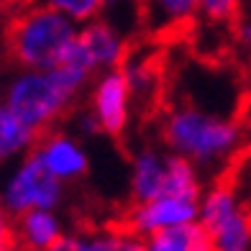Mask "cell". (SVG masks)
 I'll use <instances>...</instances> for the list:
<instances>
[{
  "label": "cell",
  "mask_w": 251,
  "mask_h": 251,
  "mask_svg": "<svg viewBox=\"0 0 251 251\" xmlns=\"http://www.w3.org/2000/svg\"><path fill=\"white\" fill-rule=\"evenodd\" d=\"M159 144L192 162L205 177H221L249 144L238 113L175 100L159 118Z\"/></svg>",
  "instance_id": "cell-1"
},
{
  "label": "cell",
  "mask_w": 251,
  "mask_h": 251,
  "mask_svg": "<svg viewBox=\"0 0 251 251\" xmlns=\"http://www.w3.org/2000/svg\"><path fill=\"white\" fill-rule=\"evenodd\" d=\"M79 24L59 10L31 3L8 21L3 49L13 67L21 70H51L62 64L75 47Z\"/></svg>",
  "instance_id": "cell-2"
},
{
  "label": "cell",
  "mask_w": 251,
  "mask_h": 251,
  "mask_svg": "<svg viewBox=\"0 0 251 251\" xmlns=\"http://www.w3.org/2000/svg\"><path fill=\"white\" fill-rule=\"evenodd\" d=\"M79 98L82 95L67 82L56 67L51 70L13 67L0 79V100L39 136L70 118Z\"/></svg>",
  "instance_id": "cell-3"
},
{
  "label": "cell",
  "mask_w": 251,
  "mask_h": 251,
  "mask_svg": "<svg viewBox=\"0 0 251 251\" xmlns=\"http://www.w3.org/2000/svg\"><path fill=\"white\" fill-rule=\"evenodd\" d=\"M136 110H139V100H136L131 79L123 67L98 72L85 95V108L77 110V133H100L108 139H123L131 131Z\"/></svg>",
  "instance_id": "cell-4"
},
{
  "label": "cell",
  "mask_w": 251,
  "mask_h": 251,
  "mask_svg": "<svg viewBox=\"0 0 251 251\" xmlns=\"http://www.w3.org/2000/svg\"><path fill=\"white\" fill-rule=\"evenodd\" d=\"M213 251H251V205L233 182L210 179L200 198V218Z\"/></svg>",
  "instance_id": "cell-5"
},
{
  "label": "cell",
  "mask_w": 251,
  "mask_h": 251,
  "mask_svg": "<svg viewBox=\"0 0 251 251\" xmlns=\"http://www.w3.org/2000/svg\"><path fill=\"white\" fill-rule=\"evenodd\" d=\"M64 198L67 185L54 179L33 154L8 164L0 177V200L13 218L28 210H59Z\"/></svg>",
  "instance_id": "cell-6"
},
{
  "label": "cell",
  "mask_w": 251,
  "mask_h": 251,
  "mask_svg": "<svg viewBox=\"0 0 251 251\" xmlns=\"http://www.w3.org/2000/svg\"><path fill=\"white\" fill-rule=\"evenodd\" d=\"M200 198L202 195H185V192L167 190V192H162V195H156L151 200L131 202V208L123 215V226H128L136 236L149 238L154 233L198 223Z\"/></svg>",
  "instance_id": "cell-7"
},
{
  "label": "cell",
  "mask_w": 251,
  "mask_h": 251,
  "mask_svg": "<svg viewBox=\"0 0 251 251\" xmlns=\"http://www.w3.org/2000/svg\"><path fill=\"white\" fill-rule=\"evenodd\" d=\"M31 154L39 159V164L54 179H59L67 187L82 182L90 175V167H93V159H90L85 139L77 131L62 128V126L41 133Z\"/></svg>",
  "instance_id": "cell-8"
},
{
  "label": "cell",
  "mask_w": 251,
  "mask_h": 251,
  "mask_svg": "<svg viewBox=\"0 0 251 251\" xmlns=\"http://www.w3.org/2000/svg\"><path fill=\"white\" fill-rule=\"evenodd\" d=\"M77 41L98 72L123 67L126 59L131 56V44H128L126 31L105 16L79 26Z\"/></svg>",
  "instance_id": "cell-9"
},
{
  "label": "cell",
  "mask_w": 251,
  "mask_h": 251,
  "mask_svg": "<svg viewBox=\"0 0 251 251\" xmlns=\"http://www.w3.org/2000/svg\"><path fill=\"white\" fill-rule=\"evenodd\" d=\"M172 151L162 144H141L128 159V198L131 202H144L162 195L169 177Z\"/></svg>",
  "instance_id": "cell-10"
},
{
  "label": "cell",
  "mask_w": 251,
  "mask_h": 251,
  "mask_svg": "<svg viewBox=\"0 0 251 251\" xmlns=\"http://www.w3.org/2000/svg\"><path fill=\"white\" fill-rule=\"evenodd\" d=\"M49 251H146V241L123 223L79 226Z\"/></svg>",
  "instance_id": "cell-11"
},
{
  "label": "cell",
  "mask_w": 251,
  "mask_h": 251,
  "mask_svg": "<svg viewBox=\"0 0 251 251\" xmlns=\"http://www.w3.org/2000/svg\"><path fill=\"white\" fill-rule=\"evenodd\" d=\"M70 231L59 210H28L16 218V246L26 251H49Z\"/></svg>",
  "instance_id": "cell-12"
},
{
  "label": "cell",
  "mask_w": 251,
  "mask_h": 251,
  "mask_svg": "<svg viewBox=\"0 0 251 251\" xmlns=\"http://www.w3.org/2000/svg\"><path fill=\"white\" fill-rule=\"evenodd\" d=\"M144 26L154 31H185L195 21H200L195 0H144L141 3Z\"/></svg>",
  "instance_id": "cell-13"
},
{
  "label": "cell",
  "mask_w": 251,
  "mask_h": 251,
  "mask_svg": "<svg viewBox=\"0 0 251 251\" xmlns=\"http://www.w3.org/2000/svg\"><path fill=\"white\" fill-rule=\"evenodd\" d=\"M39 133H33L28 126L0 100V167H8L33 151Z\"/></svg>",
  "instance_id": "cell-14"
},
{
  "label": "cell",
  "mask_w": 251,
  "mask_h": 251,
  "mask_svg": "<svg viewBox=\"0 0 251 251\" xmlns=\"http://www.w3.org/2000/svg\"><path fill=\"white\" fill-rule=\"evenodd\" d=\"M146 241V251H213V244L200 223L179 226L172 231L154 233Z\"/></svg>",
  "instance_id": "cell-15"
},
{
  "label": "cell",
  "mask_w": 251,
  "mask_h": 251,
  "mask_svg": "<svg viewBox=\"0 0 251 251\" xmlns=\"http://www.w3.org/2000/svg\"><path fill=\"white\" fill-rule=\"evenodd\" d=\"M36 5H47L51 10H59L67 18H72L75 24H90L100 16H105L108 0H31Z\"/></svg>",
  "instance_id": "cell-16"
},
{
  "label": "cell",
  "mask_w": 251,
  "mask_h": 251,
  "mask_svg": "<svg viewBox=\"0 0 251 251\" xmlns=\"http://www.w3.org/2000/svg\"><path fill=\"white\" fill-rule=\"evenodd\" d=\"M205 26H233L246 10V0H195Z\"/></svg>",
  "instance_id": "cell-17"
},
{
  "label": "cell",
  "mask_w": 251,
  "mask_h": 251,
  "mask_svg": "<svg viewBox=\"0 0 251 251\" xmlns=\"http://www.w3.org/2000/svg\"><path fill=\"white\" fill-rule=\"evenodd\" d=\"M231 36H233V47L241 51L244 59L251 62V8L244 10L238 21L231 26Z\"/></svg>",
  "instance_id": "cell-18"
},
{
  "label": "cell",
  "mask_w": 251,
  "mask_h": 251,
  "mask_svg": "<svg viewBox=\"0 0 251 251\" xmlns=\"http://www.w3.org/2000/svg\"><path fill=\"white\" fill-rule=\"evenodd\" d=\"M16 246V218L0 200V251H10Z\"/></svg>",
  "instance_id": "cell-19"
},
{
  "label": "cell",
  "mask_w": 251,
  "mask_h": 251,
  "mask_svg": "<svg viewBox=\"0 0 251 251\" xmlns=\"http://www.w3.org/2000/svg\"><path fill=\"white\" fill-rule=\"evenodd\" d=\"M238 116H241L246 139H249V144H251V75H249L246 87H244V93H241V108H238Z\"/></svg>",
  "instance_id": "cell-20"
},
{
  "label": "cell",
  "mask_w": 251,
  "mask_h": 251,
  "mask_svg": "<svg viewBox=\"0 0 251 251\" xmlns=\"http://www.w3.org/2000/svg\"><path fill=\"white\" fill-rule=\"evenodd\" d=\"M10 251H26V249H21V246H13V249H10Z\"/></svg>",
  "instance_id": "cell-21"
},
{
  "label": "cell",
  "mask_w": 251,
  "mask_h": 251,
  "mask_svg": "<svg viewBox=\"0 0 251 251\" xmlns=\"http://www.w3.org/2000/svg\"><path fill=\"white\" fill-rule=\"evenodd\" d=\"M246 5H249V8H251V0H246Z\"/></svg>",
  "instance_id": "cell-22"
}]
</instances>
